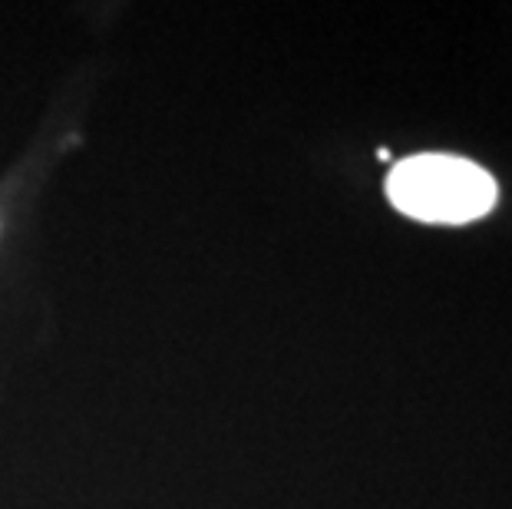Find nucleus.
I'll return each mask as SVG.
<instances>
[{"instance_id":"nucleus-1","label":"nucleus","mask_w":512,"mask_h":509,"mask_svg":"<svg viewBox=\"0 0 512 509\" xmlns=\"http://www.w3.org/2000/svg\"><path fill=\"white\" fill-rule=\"evenodd\" d=\"M387 199L407 219L430 225H466L493 212L496 179L483 166L446 153L400 159L387 176Z\"/></svg>"}]
</instances>
